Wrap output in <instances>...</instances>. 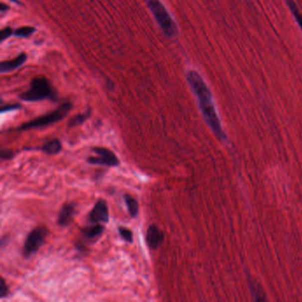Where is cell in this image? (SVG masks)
Listing matches in <instances>:
<instances>
[{
  "mask_svg": "<svg viewBox=\"0 0 302 302\" xmlns=\"http://www.w3.org/2000/svg\"><path fill=\"white\" fill-rule=\"evenodd\" d=\"M186 78L192 92L196 96V99L198 100L199 109L205 122L210 127L215 137H217L220 140H225V134L222 130L210 91L205 81L203 80L201 76L194 70H190L186 75Z\"/></svg>",
  "mask_w": 302,
  "mask_h": 302,
  "instance_id": "cell-1",
  "label": "cell"
},
{
  "mask_svg": "<svg viewBox=\"0 0 302 302\" xmlns=\"http://www.w3.org/2000/svg\"><path fill=\"white\" fill-rule=\"evenodd\" d=\"M157 24L168 38H174L177 34V27L175 21L166 9L161 0H145Z\"/></svg>",
  "mask_w": 302,
  "mask_h": 302,
  "instance_id": "cell-2",
  "label": "cell"
},
{
  "mask_svg": "<svg viewBox=\"0 0 302 302\" xmlns=\"http://www.w3.org/2000/svg\"><path fill=\"white\" fill-rule=\"evenodd\" d=\"M20 99L27 102H37L44 100H54L55 93L49 81L45 77H38L31 81V88L20 95Z\"/></svg>",
  "mask_w": 302,
  "mask_h": 302,
  "instance_id": "cell-3",
  "label": "cell"
},
{
  "mask_svg": "<svg viewBox=\"0 0 302 302\" xmlns=\"http://www.w3.org/2000/svg\"><path fill=\"white\" fill-rule=\"evenodd\" d=\"M72 108V105L70 103H64L58 107L56 110L51 112L47 115H43L40 117L31 120L30 122L21 124L16 130L24 131V130H31V129H38L42 127L48 126L51 124L58 123L65 118L69 111Z\"/></svg>",
  "mask_w": 302,
  "mask_h": 302,
  "instance_id": "cell-4",
  "label": "cell"
},
{
  "mask_svg": "<svg viewBox=\"0 0 302 302\" xmlns=\"http://www.w3.org/2000/svg\"><path fill=\"white\" fill-rule=\"evenodd\" d=\"M48 235H49V230L45 226H39L32 229L31 232L28 234L24 242L23 249V254L24 257L29 258L39 252V249L44 245Z\"/></svg>",
  "mask_w": 302,
  "mask_h": 302,
  "instance_id": "cell-5",
  "label": "cell"
},
{
  "mask_svg": "<svg viewBox=\"0 0 302 302\" xmlns=\"http://www.w3.org/2000/svg\"><path fill=\"white\" fill-rule=\"evenodd\" d=\"M93 153H96V156H90L87 158L89 164L100 165L106 167H118L120 161L111 150L107 149L106 147L96 146L92 149Z\"/></svg>",
  "mask_w": 302,
  "mask_h": 302,
  "instance_id": "cell-6",
  "label": "cell"
},
{
  "mask_svg": "<svg viewBox=\"0 0 302 302\" xmlns=\"http://www.w3.org/2000/svg\"><path fill=\"white\" fill-rule=\"evenodd\" d=\"M89 221L92 223H103L106 224L109 221V209L107 202L100 199L96 202L91 213L89 214Z\"/></svg>",
  "mask_w": 302,
  "mask_h": 302,
  "instance_id": "cell-7",
  "label": "cell"
},
{
  "mask_svg": "<svg viewBox=\"0 0 302 302\" xmlns=\"http://www.w3.org/2000/svg\"><path fill=\"white\" fill-rule=\"evenodd\" d=\"M146 240L150 249L156 250L164 240V233L158 228V226L152 224L148 227L146 231Z\"/></svg>",
  "mask_w": 302,
  "mask_h": 302,
  "instance_id": "cell-8",
  "label": "cell"
},
{
  "mask_svg": "<svg viewBox=\"0 0 302 302\" xmlns=\"http://www.w3.org/2000/svg\"><path fill=\"white\" fill-rule=\"evenodd\" d=\"M76 211V204L74 203H66L63 204L61 210L59 212L57 218L58 225L67 227L73 222Z\"/></svg>",
  "mask_w": 302,
  "mask_h": 302,
  "instance_id": "cell-9",
  "label": "cell"
},
{
  "mask_svg": "<svg viewBox=\"0 0 302 302\" xmlns=\"http://www.w3.org/2000/svg\"><path fill=\"white\" fill-rule=\"evenodd\" d=\"M105 230V226L102 223H93L82 230V236L85 241L93 243L98 240Z\"/></svg>",
  "mask_w": 302,
  "mask_h": 302,
  "instance_id": "cell-10",
  "label": "cell"
},
{
  "mask_svg": "<svg viewBox=\"0 0 302 302\" xmlns=\"http://www.w3.org/2000/svg\"><path fill=\"white\" fill-rule=\"evenodd\" d=\"M28 56L25 54H20L16 59L11 60V61H7V62H1L0 64V71L2 73H8L12 72L14 70L18 69L21 66H23L26 61H27Z\"/></svg>",
  "mask_w": 302,
  "mask_h": 302,
  "instance_id": "cell-11",
  "label": "cell"
},
{
  "mask_svg": "<svg viewBox=\"0 0 302 302\" xmlns=\"http://www.w3.org/2000/svg\"><path fill=\"white\" fill-rule=\"evenodd\" d=\"M34 149L41 150L44 153H47L49 155H56L59 154L62 151V142L60 141L59 139H53L51 141H48L46 143L44 146L41 147H38V148H34Z\"/></svg>",
  "mask_w": 302,
  "mask_h": 302,
  "instance_id": "cell-12",
  "label": "cell"
},
{
  "mask_svg": "<svg viewBox=\"0 0 302 302\" xmlns=\"http://www.w3.org/2000/svg\"><path fill=\"white\" fill-rule=\"evenodd\" d=\"M124 201L126 203L128 212L132 218H136L138 216V211H139V206H138L137 199H134L132 196L130 194H124L123 196Z\"/></svg>",
  "mask_w": 302,
  "mask_h": 302,
  "instance_id": "cell-13",
  "label": "cell"
},
{
  "mask_svg": "<svg viewBox=\"0 0 302 302\" xmlns=\"http://www.w3.org/2000/svg\"><path fill=\"white\" fill-rule=\"evenodd\" d=\"M90 116H91V110H88V111H86L85 113L79 114V115L74 116L73 118L69 120V128H74V127H77L78 125L83 124L85 121H87L90 118Z\"/></svg>",
  "mask_w": 302,
  "mask_h": 302,
  "instance_id": "cell-14",
  "label": "cell"
},
{
  "mask_svg": "<svg viewBox=\"0 0 302 302\" xmlns=\"http://www.w3.org/2000/svg\"><path fill=\"white\" fill-rule=\"evenodd\" d=\"M285 2H286L287 6L290 8L291 14L294 16L295 19L298 23V26L300 27L302 31V14L299 11L298 6L295 3L294 0H285Z\"/></svg>",
  "mask_w": 302,
  "mask_h": 302,
  "instance_id": "cell-15",
  "label": "cell"
},
{
  "mask_svg": "<svg viewBox=\"0 0 302 302\" xmlns=\"http://www.w3.org/2000/svg\"><path fill=\"white\" fill-rule=\"evenodd\" d=\"M35 31H36V29L33 27H23L16 30L14 34L18 38H29L30 36L34 33Z\"/></svg>",
  "mask_w": 302,
  "mask_h": 302,
  "instance_id": "cell-16",
  "label": "cell"
},
{
  "mask_svg": "<svg viewBox=\"0 0 302 302\" xmlns=\"http://www.w3.org/2000/svg\"><path fill=\"white\" fill-rule=\"evenodd\" d=\"M118 230L119 234L121 235V237H123V240L129 242V243L133 242V233L130 229L121 226V227H119Z\"/></svg>",
  "mask_w": 302,
  "mask_h": 302,
  "instance_id": "cell-17",
  "label": "cell"
},
{
  "mask_svg": "<svg viewBox=\"0 0 302 302\" xmlns=\"http://www.w3.org/2000/svg\"><path fill=\"white\" fill-rule=\"evenodd\" d=\"M9 295V287L8 283H6L4 278H1V284H0V298H4Z\"/></svg>",
  "mask_w": 302,
  "mask_h": 302,
  "instance_id": "cell-18",
  "label": "cell"
},
{
  "mask_svg": "<svg viewBox=\"0 0 302 302\" xmlns=\"http://www.w3.org/2000/svg\"><path fill=\"white\" fill-rule=\"evenodd\" d=\"M14 33H15V32H13L11 28H5V29H3V30L1 31V32H0V41H1V42H4L6 39L10 38Z\"/></svg>",
  "mask_w": 302,
  "mask_h": 302,
  "instance_id": "cell-19",
  "label": "cell"
},
{
  "mask_svg": "<svg viewBox=\"0 0 302 302\" xmlns=\"http://www.w3.org/2000/svg\"><path fill=\"white\" fill-rule=\"evenodd\" d=\"M1 160L7 161V160H11L15 156V153L9 149H4L1 151Z\"/></svg>",
  "mask_w": 302,
  "mask_h": 302,
  "instance_id": "cell-20",
  "label": "cell"
},
{
  "mask_svg": "<svg viewBox=\"0 0 302 302\" xmlns=\"http://www.w3.org/2000/svg\"><path fill=\"white\" fill-rule=\"evenodd\" d=\"M21 106L19 104H13V105H7L4 107H1V113H6V112L15 111L19 109Z\"/></svg>",
  "mask_w": 302,
  "mask_h": 302,
  "instance_id": "cell-21",
  "label": "cell"
},
{
  "mask_svg": "<svg viewBox=\"0 0 302 302\" xmlns=\"http://www.w3.org/2000/svg\"><path fill=\"white\" fill-rule=\"evenodd\" d=\"M8 6H6V5L4 4H2L1 5V8H0V10H1V12H5V11H7V10H8Z\"/></svg>",
  "mask_w": 302,
  "mask_h": 302,
  "instance_id": "cell-22",
  "label": "cell"
},
{
  "mask_svg": "<svg viewBox=\"0 0 302 302\" xmlns=\"http://www.w3.org/2000/svg\"><path fill=\"white\" fill-rule=\"evenodd\" d=\"M10 1H12V2H14V3H16V4L21 5V3H20L18 0H10Z\"/></svg>",
  "mask_w": 302,
  "mask_h": 302,
  "instance_id": "cell-23",
  "label": "cell"
}]
</instances>
